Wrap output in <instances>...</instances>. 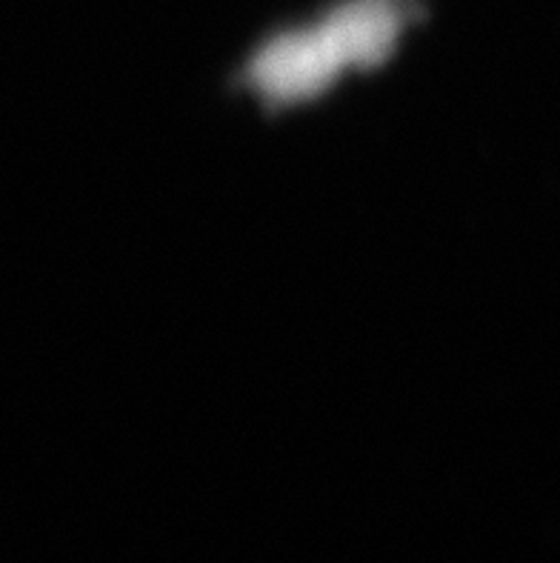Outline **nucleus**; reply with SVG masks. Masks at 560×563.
Returning a JSON list of instances; mask_svg holds the SVG:
<instances>
[{
    "label": "nucleus",
    "instance_id": "obj_1",
    "mask_svg": "<svg viewBox=\"0 0 560 563\" xmlns=\"http://www.w3.org/2000/svg\"><path fill=\"white\" fill-rule=\"evenodd\" d=\"M343 69L341 57L323 29H298L272 37L249 66L252 84L275 100L318 95Z\"/></svg>",
    "mask_w": 560,
    "mask_h": 563
},
{
    "label": "nucleus",
    "instance_id": "obj_2",
    "mask_svg": "<svg viewBox=\"0 0 560 563\" xmlns=\"http://www.w3.org/2000/svg\"><path fill=\"white\" fill-rule=\"evenodd\" d=\"M404 26L400 3L395 0H347L320 23L341 64L372 66L389 55Z\"/></svg>",
    "mask_w": 560,
    "mask_h": 563
}]
</instances>
